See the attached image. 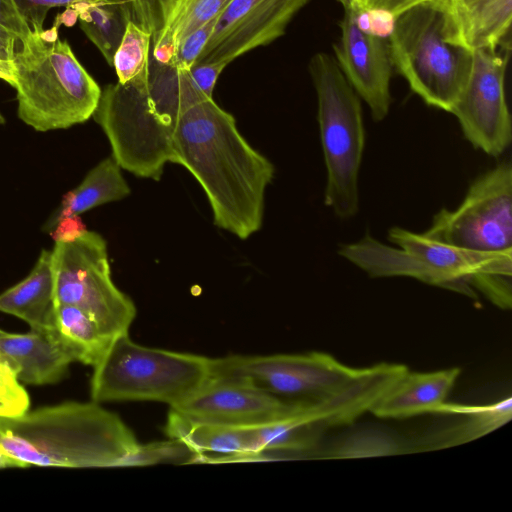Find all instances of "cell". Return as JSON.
Returning a JSON list of instances; mask_svg holds the SVG:
<instances>
[{
	"mask_svg": "<svg viewBox=\"0 0 512 512\" xmlns=\"http://www.w3.org/2000/svg\"><path fill=\"white\" fill-rule=\"evenodd\" d=\"M93 368L90 394L97 403L158 401L171 407L210 379V358L145 347L129 333L117 336Z\"/></svg>",
	"mask_w": 512,
	"mask_h": 512,
	"instance_id": "obj_6",
	"label": "cell"
},
{
	"mask_svg": "<svg viewBox=\"0 0 512 512\" xmlns=\"http://www.w3.org/2000/svg\"><path fill=\"white\" fill-rule=\"evenodd\" d=\"M360 368L323 352L210 358V378H244L289 401L308 400L352 379Z\"/></svg>",
	"mask_w": 512,
	"mask_h": 512,
	"instance_id": "obj_10",
	"label": "cell"
},
{
	"mask_svg": "<svg viewBox=\"0 0 512 512\" xmlns=\"http://www.w3.org/2000/svg\"><path fill=\"white\" fill-rule=\"evenodd\" d=\"M165 433L183 441L193 451L191 464L249 462L256 453L255 425L198 421L170 409Z\"/></svg>",
	"mask_w": 512,
	"mask_h": 512,
	"instance_id": "obj_16",
	"label": "cell"
},
{
	"mask_svg": "<svg viewBox=\"0 0 512 512\" xmlns=\"http://www.w3.org/2000/svg\"><path fill=\"white\" fill-rule=\"evenodd\" d=\"M0 401L26 412L30 406L29 396L18 381L15 372L0 355Z\"/></svg>",
	"mask_w": 512,
	"mask_h": 512,
	"instance_id": "obj_31",
	"label": "cell"
},
{
	"mask_svg": "<svg viewBox=\"0 0 512 512\" xmlns=\"http://www.w3.org/2000/svg\"><path fill=\"white\" fill-rule=\"evenodd\" d=\"M310 0H230L195 64L227 66L239 56L281 37ZM194 64V65H195Z\"/></svg>",
	"mask_w": 512,
	"mask_h": 512,
	"instance_id": "obj_13",
	"label": "cell"
},
{
	"mask_svg": "<svg viewBox=\"0 0 512 512\" xmlns=\"http://www.w3.org/2000/svg\"><path fill=\"white\" fill-rule=\"evenodd\" d=\"M189 70L150 58L145 82L108 84L93 114L121 168L158 181L171 160L177 121L196 102L207 99Z\"/></svg>",
	"mask_w": 512,
	"mask_h": 512,
	"instance_id": "obj_2",
	"label": "cell"
},
{
	"mask_svg": "<svg viewBox=\"0 0 512 512\" xmlns=\"http://www.w3.org/2000/svg\"><path fill=\"white\" fill-rule=\"evenodd\" d=\"M451 246L512 254V166L503 161L473 181L461 204L441 209L424 232Z\"/></svg>",
	"mask_w": 512,
	"mask_h": 512,
	"instance_id": "obj_9",
	"label": "cell"
},
{
	"mask_svg": "<svg viewBox=\"0 0 512 512\" xmlns=\"http://www.w3.org/2000/svg\"><path fill=\"white\" fill-rule=\"evenodd\" d=\"M0 25L11 32L19 41L26 39L32 33L15 0H0Z\"/></svg>",
	"mask_w": 512,
	"mask_h": 512,
	"instance_id": "obj_33",
	"label": "cell"
},
{
	"mask_svg": "<svg viewBox=\"0 0 512 512\" xmlns=\"http://www.w3.org/2000/svg\"><path fill=\"white\" fill-rule=\"evenodd\" d=\"M151 36L130 21L114 54L113 64L118 83L145 82L149 75Z\"/></svg>",
	"mask_w": 512,
	"mask_h": 512,
	"instance_id": "obj_26",
	"label": "cell"
},
{
	"mask_svg": "<svg viewBox=\"0 0 512 512\" xmlns=\"http://www.w3.org/2000/svg\"><path fill=\"white\" fill-rule=\"evenodd\" d=\"M433 0H360L361 10L390 15L394 19L406 10Z\"/></svg>",
	"mask_w": 512,
	"mask_h": 512,
	"instance_id": "obj_35",
	"label": "cell"
},
{
	"mask_svg": "<svg viewBox=\"0 0 512 512\" xmlns=\"http://www.w3.org/2000/svg\"><path fill=\"white\" fill-rule=\"evenodd\" d=\"M87 230L80 215L58 220L49 230L55 242H70Z\"/></svg>",
	"mask_w": 512,
	"mask_h": 512,
	"instance_id": "obj_36",
	"label": "cell"
},
{
	"mask_svg": "<svg viewBox=\"0 0 512 512\" xmlns=\"http://www.w3.org/2000/svg\"><path fill=\"white\" fill-rule=\"evenodd\" d=\"M170 162L199 182L217 227L243 240L261 229L274 165L249 145L234 116L213 98L196 102L177 121Z\"/></svg>",
	"mask_w": 512,
	"mask_h": 512,
	"instance_id": "obj_1",
	"label": "cell"
},
{
	"mask_svg": "<svg viewBox=\"0 0 512 512\" xmlns=\"http://www.w3.org/2000/svg\"><path fill=\"white\" fill-rule=\"evenodd\" d=\"M359 12L344 9L334 58L356 94L369 106L372 119L379 122L386 118L391 106L392 62L388 43L359 25Z\"/></svg>",
	"mask_w": 512,
	"mask_h": 512,
	"instance_id": "obj_15",
	"label": "cell"
},
{
	"mask_svg": "<svg viewBox=\"0 0 512 512\" xmlns=\"http://www.w3.org/2000/svg\"><path fill=\"white\" fill-rule=\"evenodd\" d=\"M5 331L0 328V335L4 334Z\"/></svg>",
	"mask_w": 512,
	"mask_h": 512,
	"instance_id": "obj_46",
	"label": "cell"
},
{
	"mask_svg": "<svg viewBox=\"0 0 512 512\" xmlns=\"http://www.w3.org/2000/svg\"><path fill=\"white\" fill-rule=\"evenodd\" d=\"M52 250L43 249L20 282L0 293V312L25 321L31 329L52 328L55 312Z\"/></svg>",
	"mask_w": 512,
	"mask_h": 512,
	"instance_id": "obj_20",
	"label": "cell"
},
{
	"mask_svg": "<svg viewBox=\"0 0 512 512\" xmlns=\"http://www.w3.org/2000/svg\"><path fill=\"white\" fill-rule=\"evenodd\" d=\"M20 120L36 131L66 129L93 116L102 89L66 40L39 33L19 41L13 59Z\"/></svg>",
	"mask_w": 512,
	"mask_h": 512,
	"instance_id": "obj_4",
	"label": "cell"
},
{
	"mask_svg": "<svg viewBox=\"0 0 512 512\" xmlns=\"http://www.w3.org/2000/svg\"><path fill=\"white\" fill-rule=\"evenodd\" d=\"M52 261L56 304L81 309L113 338L129 333L136 307L114 284L107 243L99 233L86 230L73 241L55 242Z\"/></svg>",
	"mask_w": 512,
	"mask_h": 512,
	"instance_id": "obj_8",
	"label": "cell"
},
{
	"mask_svg": "<svg viewBox=\"0 0 512 512\" xmlns=\"http://www.w3.org/2000/svg\"><path fill=\"white\" fill-rule=\"evenodd\" d=\"M437 413H457L464 416L455 425L433 434L425 445L429 449L462 445L497 430L512 417V398L509 396L499 402L482 406L455 405L445 402Z\"/></svg>",
	"mask_w": 512,
	"mask_h": 512,
	"instance_id": "obj_22",
	"label": "cell"
},
{
	"mask_svg": "<svg viewBox=\"0 0 512 512\" xmlns=\"http://www.w3.org/2000/svg\"><path fill=\"white\" fill-rule=\"evenodd\" d=\"M18 44L15 37H0V60L13 61Z\"/></svg>",
	"mask_w": 512,
	"mask_h": 512,
	"instance_id": "obj_37",
	"label": "cell"
},
{
	"mask_svg": "<svg viewBox=\"0 0 512 512\" xmlns=\"http://www.w3.org/2000/svg\"><path fill=\"white\" fill-rule=\"evenodd\" d=\"M0 355L18 381L27 385L55 384L75 362L53 327L21 334L5 332L0 335Z\"/></svg>",
	"mask_w": 512,
	"mask_h": 512,
	"instance_id": "obj_17",
	"label": "cell"
},
{
	"mask_svg": "<svg viewBox=\"0 0 512 512\" xmlns=\"http://www.w3.org/2000/svg\"><path fill=\"white\" fill-rule=\"evenodd\" d=\"M24 413L14 405L0 401V417H13Z\"/></svg>",
	"mask_w": 512,
	"mask_h": 512,
	"instance_id": "obj_40",
	"label": "cell"
},
{
	"mask_svg": "<svg viewBox=\"0 0 512 512\" xmlns=\"http://www.w3.org/2000/svg\"><path fill=\"white\" fill-rule=\"evenodd\" d=\"M462 0H433V2L439 6V7H445V6H449V5H453L455 3H458Z\"/></svg>",
	"mask_w": 512,
	"mask_h": 512,
	"instance_id": "obj_43",
	"label": "cell"
},
{
	"mask_svg": "<svg viewBox=\"0 0 512 512\" xmlns=\"http://www.w3.org/2000/svg\"><path fill=\"white\" fill-rule=\"evenodd\" d=\"M230 0H188L176 30L178 44L196 28L215 18Z\"/></svg>",
	"mask_w": 512,
	"mask_h": 512,
	"instance_id": "obj_29",
	"label": "cell"
},
{
	"mask_svg": "<svg viewBox=\"0 0 512 512\" xmlns=\"http://www.w3.org/2000/svg\"><path fill=\"white\" fill-rule=\"evenodd\" d=\"M437 7L443 17V36L453 45L472 53L497 49L509 40L512 0H462Z\"/></svg>",
	"mask_w": 512,
	"mask_h": 512,
	"instance_id": "obj_18",
	"label": "cell"
},
{
	"mask_svg": "<svg viewBox=\"0 0 512 512\" xmlns=\"http://www.w3.org/2000/svg\"><path fill=\"white\" fill-rule=\"evenodd\" d=\"M460 372L457 367L433 372L408 371L381 397L371 413L391 419L437 413Z\"/></svg>",
	"mask_w": 512,
	"mask_h": 512,
	"instance_id": "obj_19",
	"label": "cell"
},
{
	"mask_svg": "<svg viewBox=\"0 0 512 512\" xmlns=\"http://www.w3.org/2000/svg\"><path fill=\"white\" fill-rule=\"evenodd\" d=\"M468 82L451 113L464 137L475 148L496 157L510 145L511 117L505 97V71L509 51L478 49Z\"/></svg>",
	"mask_w": 512,
	"mask_h": 512,
	"instance_id": "obj_12",
	"label": "cell"
},
{
	"mask_svg": "<svg viewBox=\"0 0 512 512\" xmlns=\"http://www.w3.org/2000/svg\"><path fill=\"white\" fill-rule=\"evenodd\" d=\"M216 18L196 28L178 44L174 65L189 69L195 64L212 34Z\"/></svg>",
	"mask_w": 512,
	"mask_h": 512,
	"instance_id": "obj_30",
	"label": "cell"
},
{
	"mask_svg": "<svg viewBox=\"0 0 512 512\" xmlns=\"http://www.w3.org/2000/svg\"><path fill=\"white\" fill-rule=\"evenodd\" d=\"M82 0H15V3L32 32L43 31V24L50 9L70 6Z\"/></svg>",
	"mask_w": 512,
	"mask_h": 512,
	"instance_id": "obj_32",
	"label": "cell"
},
{
	"mask_svg": "<svg viewBox=\"0 0 512 512\" xmlns=\"http://www.w3.org/2000/svg\"><path fill=\"white\" fill-rule=\"evenodd\" d=\"M308 67L327 173L324 203L338 218L349 219L359 211L358 177L365 147L361 103L334 57L318 52Z\"/></svg>",
	"mask_w": 512,
	"mask_h": 512,
	"instance_id": "obj_5",
	"label": "cell"
},
{
	"mask_svg": "<svg viewBox=\"0 0 512 512\" xmlns=\"http://www.w3.org/2000/svg\"><path fill=\"white\" fill-rule=\"evenodd\" d=\"M78 20V13L72 6H67L66 10L57 16L54 26L58 27L60 24L66 26H73Z\"/></svg>",
	"mask_w": 512,
	"mask_h": 512,
	"instance_id": "obj_38",
	"label": "cell"
},
{
	"mask_svg": "<svg viewBox=\"0 0 512 512\" xmlns=\"http://www.w3.org/2000/svg\"><path fill=\"white\" fill-rule=\"evenodd\" d=\"M5 123V118L3 117V115L0 113V124H4Z\"/></svg>",
	"mask_w": 512,
	"mask_h": 512,
	"instance_id": "obj_45",
	"label": "cell"
},
{
	"mask_svg": "<svg viewBox=\"0 0 512 512\" xmlns=\"http://www.w3.org/2000/svg\"><path fill=\"white\" fill-rule=\"evenodd\" d=\"M188 0H127L133 23L151 36V57L174 64L176 30Z\"/></svg>",
	"mask_w": 512,
	"mask_h": 512,
	"instance_id": "obj_23",
	"label": "cell"
},
{
	"mask_svg": "<svg viewBox=\"0 0 512 512\" xmlns=\"http://www.w3.org/2000/svg\"><path fill=\"white\" fill-rule=\"evenodd\" d=\"M400 452L399 444L381 432H360L350 436L333 449L334 458H364L395 455Z\"/></svg>",
	"mask_w": 512,
	"mask_h": 512,
	"instance_id": "obj_27",
	"label": "cell"
},
{
	"mask_svg": "<svg viewBox=\"0 0 512 512\" xmlns=\"http://www.w3.org/2000/svg\"><path fill=\"white\" fill-rule=\"evenodd\" d=\"M0 79L14 87L15 77L13 61L0 60Z\"/></svg>",
	"mask_w": 512,
	"mask_h": 512,
	"instance_id": "obj_39",
	"label": "cell"
},
{
	"mask_svg": "<svg viewBox=\"0 0 512 512\" xmlns=\"http://www.w3.org/2000/svg\"><path fill=\"white\" fill-rule=\"evenodd\" d=\"M18 467L17 463L0 452V468Z\"/></svg>",
	"mask_w": 512,
	"mask_h": 512,
	"instance_id": "obj_42",
	"label": "cell"
},
{
	"mask_svg": "<svg viewBox=\"0 0 512 512\" xmlns=\"http://www.w3.org/2000/svg\"><path fill=\"white\" fill-rule=\"evenodd\" d=\"M0 37H15L11 32L0 25ZM16 38V37H15Z\"/></svg>",
	"mask_w": 512,
	"mask_h": 512,
	"instance_id": "obj_44",
	"label": "cell"
},
{
	"mask_svg": "<svg viewBox=\"0 0 512 512\" xmlns=\"http://www.w3.org/2000/svg\"><path fill=\"white\" fill-rule=\"evenodd\" d=\"M341 5L344 7V9H353L356 11H362L361 10V2L360 0H337Z\"/></svg>",
	"mask_w": 512,
	"mask_h": 512,
	"instance_id": "obj_41",
	"label": "cell"
},
{
	"mask_svg": "<svg viewBox=\"0 0 512 512\" xmlns=\"http://www.w3.org/2000/svg\"><path fill=\"white\" fill-rule=\"evenodd\" d=\"M140 443L97 402H65L0 417V452L18 467H124Z\"/></svg>",
	"mask_w": 512,
	"mask_h": 512,
	"instance_id": "obj_3",
	"label": "cell"
},
{
	"mask_svg": "<svg viewBox=\"0 0 512 512\" xmlns=\"http://www.w3.org/2000/svg\"><path fill=\"white\" fill-rule=\"evenodd\" d=\"M225 66L220 64H195L189 68V73L196 85L208 98H213L217 79Z\"/></svg>",
	"mask_w": 512,
	"mask_h": 512,
	"instance_id": "obj_34",
	"label": "cell"
},
{
	"mask_svg": "<svg viewBox=\"0 0 512 512\" xmlns=\"http://www.w3.org/2000/svg\"><path fill=\"white\" fill-rule=\"evenodd\" d=\"M53 328L74 361L92 367L103 359L115 339L73 305L56 304Z\"/></svg>",
	"mask_w": 512,
	"mask_h": 512,
	"instance_id": "obj_24",
	"label": "cell"
},
{
	"mask_svg": "<svg viewBox=\"0 0 512 512\" xmlns=\"http://www.w3.org/2000/svg\"><path fill=\"white\" fill-rule=\"evenodd\" d=\"M72 6L80 27L109 66L131 21L127 0H82Z\"/></svg>",
	"mask_w": 512,
	"mask_h": 512,
	"instance_id": "obj_25",
	"label": "cell"
},
{
	"mask_svg": "<svg viewBox=\"0 0 512 512\" xmlns=\"http://www.w3.org/2000/svg\"><path fill=\"white\" fill-rule=\"evenodd\" d=\"M195 454L181 440L157 441L140 444L135 452L127 457L124 467L149 466L160 463H190Z\"/></svg>",
	"mask_w": 512,
	"mask_h": 512,
	"instance_id": "obj_28",
	"label": "cell"
},
{
	"mask_svg": "<svg viewBox=\"0 0 512 512\" xmlns=\"http://www.w3.org/2000/svg\"><path fill=\"white\" fill-rule=\"evenodd\" d=\"M297 402L282 399L244 378H210L170 409L193 420L253 426L293 414Z\"/></svg>",
	"mask_w": 512,
	"mask_h": 512,
	"instance_id": "obj_14",
	"label": "cell"
},
{
	"mask_svg": "<svg viewBox=\"0 0 512 512\" xmlns=\"http://www.w3.org/2000/svg\"><path fill=\"white\" fill-rule=\"evenodd\" d=\"M388 240L420 259L434 286L470 297L477 289L500 308L511 307L512 254L474 252L400 227L389 229Z\"/></svg>",
	"mask_w": 512,
	"mask_h": 512,
	"instance_id": "obj_11",
	"label": "cell"
},
{
	"mask_svg": "<svg viewBox=\"0 0 512 512\" xmlns=\"http://www.w3.org/2000/svg\"><path fill=\"white\" fill-rule=\"evenodd\" d=\"M443 17L433 1L397 16L388 48L396 68L427 105L451 113L471 72L470 51L447 42Z\"/></svg>",
	"mask_w": 512,
	"mask_h": 512,
	"instance_id": "obj_7",
	"label": "cell"
},
{
	"mask_svg": "<svg viewBox=\"0 0 512 512\" xmlns=\"http://www.w3.org/2000/svg\"><path fill=\"white\" fill-rule=\"evenodd\" d=\"M131 190L113 156L94 166L81 183L62 198L54 216L47 222L48 231L60 219L80 215L97 206L121 200Z\"/></svg>",
	"mask_w": 512,
	"mask_h": 512,
	"instance_id": "obj_21",
	"label": "cell"
}]
</instances>
